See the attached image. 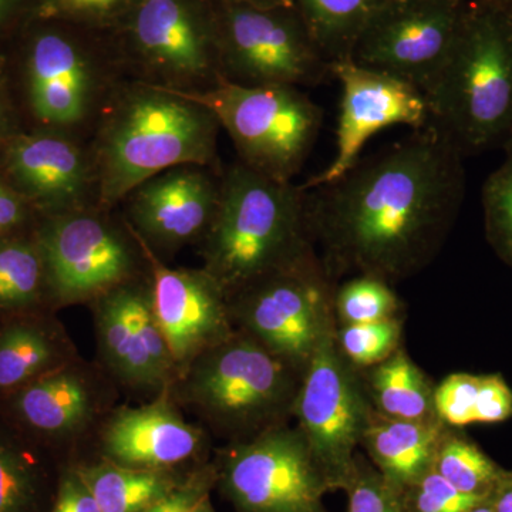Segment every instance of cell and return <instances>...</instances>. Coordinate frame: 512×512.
Wrapping results in <instances>:
<instances>
[{"instance_id": "cell-15", "label": "cell", "mask_w": 512, "mask_h": 512, "mask_svg": "<svg viewBox=\"0 0 512 512\" xmlns=\"http://www.w3.org/2000/svg\"><path fill=\"white\" fill-rule=\"evenodd\" d=\"M90 306L103 372L133 392L168 393L178 372L154 311L150 271Z\"/></svg>"}, {"instance_id": "cell-46", "label": "cell", "mask_w": 512, "mask_h": 512, "mask_svg": "<svg viewBox=\"0 0 512 512\" xmlns=\"http://www.w3.org/2000/svg\"><path fill=\"white\" fill-rule=\"evenodd\" d=\"M194 512H215L214 508H212L211 501H210V495H208L207 498H204V500L201 501V504L198 505L197 510Z\"/></svg>"}, {"instance_id": "cell-38", "label": "cell", "mask_w": 512, "mask_h": 512, "mask_svg": "<svg viewBox=\"0 0 512 512\" xmlns=\"http://www.w3.org/2000/svg\"><path fill=\"white\" fill-rule=\"evenodd\" d=\"M37 217L36 212L0 175V239L25 234V229Z\"/></svg>"}, {"instance_id": "cell-35", "label": "cell", "mask_w": 512, "mask_h": 512, "mask_svg": "<svg viewBox=\"0 0 512 512\" xmlns=\"http://www.w3.org/2000/svg\"><path fill=\"white\" fill-rule=\"evenodd\" d=\"M137 2L138 0H37L32 18L66 20L87 28L113 32Z\"/></svg>"}, {"instance_id": "cell-7", "label": "cell", "mask_w": 512, "mask_h": 512, "mask_svg": "<svg viewBox=\"0 0 512 512\" xmlns=\"http://www.w3.org/2000/svg\"><path fill=\"white\" fill-rule=\"evenodd\" d=\"M111 36L128 79L177 94L222 80L214 0H138Z\"/></svg>"}, {"instance_id": "cell-9", "label": "cell", "mask_w": 512, "mask_h": 512, "mask_svg": "<svg viewBox=\"0 0 512 512\" xmlns=\"http://www.w3.org/2000/svg\"><path fill=\"white\" fill-rule=\"evenodd\" d=\"M180 96L198 101L217 117L238 161L279 183H293L301 173L322 128L323 110L299 87H248L221 80L207 92Z\"/></svg>"}, {"instance_id": "cell-45", "label": "cell", "mask_w": 512, "mask_h": 512, "mask_svg": "<svg viewBox=\"0 0 512 512\" xmlns=\"http://www.w3.org/2000/svg\"><path fill=\"white\" fill-rule=\"evenodd\" d=\"M467 512H495L493 505H491L490 501L484 500L481 501V503H478L477 505H474L471 510H468Z\"/></svg>"}, {"instance_id": "cell-19", "label": "cell", "mask_w": 512, "mask_h": 512, "mask_svg": "<svg viewBox=\"0 0 512 512\" xmlns=\"http://www.w3.org/2000/svg\"><path fill=\"white\" fill-rule=\"evenodd\" d=\"M143 248L150 264L158 325L180 375L195 357L237 329L232 322L229 298L202 266L173 268L144 245Z\"/></svg>"}, {"instance_id": "cell-27", "label": "cell", "mask_w": 512, "mask_h": 512, "mask_svg": "<svg viewBox=\"0 0 512 512\" xmlns=\"http://www.w3.org/2000/svg\"><path fill=\"white\" fill-rule=\"evenodd\" d=\"M76 470L101 512H144L178 484L170 471L140 470L107 460Z\"/></svg>"}, {"instance_id": "cell-30", "label": "cell", "mask_w": 512, "mask_h": 512, "mask_svg": "<svg viewBox=\"0 0 512 512\" xmlns=\"http://www.w3.org/2000/svg\"><path fill=\"white\" fill-rule=\"evenodd\" d=\"M431 468L460 493L480 500L490 498L505 471L474 441L448 426Z\"/></svg>"}, {"instance_id": "cell-25", "label": "cell", "mask_w": 512, "mask_h": 512, "mask_svg": "<svg viewBox=\"0 0 512 512\" xmlns=\"http://www.w3.org/2000/svg\"><path fill=\"white\" fill-rule=\"evenodd\" d=\"M394 0H293L313 42L330 64L348 60L360 35Z\"/></svg>"}, {"instance_id": "cell-10", "label": "cell", "mask_w": 512, "mask_h": 512, "mask_svg": "<svg viewBox=\"0 0 512 512\" xmlns=\"http://www.w3.org/2000/svg\"><path fill=\"white\" fill-rule=\"evenodd\" d=\"M214 6L225 82L305 89L332 76L295 8L242 0H214Z\"/></svg>"}, {"instance_id": "cell-2", "label": "cell", "mask_w": 512, "mask_h": 512, "mask_svg": "<svg viewBox=\"0 0 512 512\" xmlns=\"http://www.w3.org/2000/svg\"><path fill=\"white\" fill-rule=\"evenodd\" d=\"M220 131L217 117L198 101L124 80L89 138L100 207L119 208L138 184L177 165L221 170Z\"/></svg>"}, {"instance_id": "cell-37", "label": "cell", "mask_w": 512, "mask_h": 512, "mask_svg": "<svg viewBox=\"0 0 512 512\" xmlns=\"http://www.w3.org/2000/svg\"><path fill=\"white\" fill-rule=\"evenodd\" d=\"M214 483H217L215 467L204 468L185 483L175 485L170 493L151 504L144 512H194L201 501L210 495Z\"/></svg>"}, {"instance_id": "cell-42", "label": "cell", "mask_w": 512, "mask_h": 512, "mask_svg": "<svg viewBox=\"0 0 512 512\" xmlns=\"http://www.w3.org/2000/svg\"><path fill=\"white\" fill-rule=\"evenodd\" d=\"M495 512H512V470H505L488 498Z\"/></svg>"}, {"instance_id": "cell-32", "label": "cell", "mask_w": 512, "mask_h": 512, "mask_svg": "<svg viewBox=\"0 0 512 512\" xmlns=\"http://www.w3.org/2000/svg\"><path fill=\"white\" fill-rule=\"evenodd\" d=\"M503 151L504 161L485 180L481 201L488 242L501 261L512 268V140Z\"/></svg>"}, {"instance_id": "cell-44", "label": "cell", "mask_w": 512, "mask_h": 512, "mask_svg": "<svg viewBox=\"0 0 512 512\" xmlns=\"http://www.w3.org/2000/svg\"><path fill=\"white\" fill-rule=\"evenodd\" d=\"M242 2L258 3V5L288 6V8H295V5H293V0H242Z\"/></svg>"}, {"instance_id": "cell-17", "label": "cell", "mask_w": 512, "mask_h": 512, "mask_svg": "<svg viewBox=\"0 0 512 512\" xmlns=\"http://www.w3.org/2000/svg\"><path fill=\"white\" fill-rule=\"evenodd\" d=\"M0 175L25 198L37 218L99 205L89 141L69 134L19 131L0 148Z\"/></svg>"}, {"instance_id": "cell-26", "label": "cell", "mask_w": 512, "mask_h": 512, "mask_svg": "<svg viewBox=\"0 0 512 512\" xmlns=\"http://www.w3.org/2000/svg\"><path fill=\"white\" fill-rule=\"evenodd\" d=\"M365 386L373 407L383 416L404 420L439 419L429 379L402 349L370 367Z\"/></svg>"}, {"instance_id": "cell-41", "label": "cell", "mask_w": 512, "mask_h": 512, "mask_svg": "<svg viewBox=\"0 0 512 512\" xmlns=\"http://www.w3.org/2000/svg\"><path fill=\"white\" fill-rule=\"evenodd\" d=\"M19 131L22 130H18V127H16L12 104H10L8 94H6L2 80H0V148L5 146L10 138L18 134Z\"/></svg>"}, {"instance_id": "cell-28", "label": "cell", "mask_w": 512, "mask_h": 512, "mask_svg": "<svg viewBox=\"0 0 512 512\" xmlns=\"http://www.w3.org/2000/svg\"><path fill=\"white\" fill-rule=\"evenodd\" d=\"M47 295L45 264L32 234L0 239V312H36Z\"/></svg>"}, {"instance_id": "cell-3", "label": "cell", "mask_w": 512, "mask_h": 512, "mask_svg": "<svg viewBox=\"0 0 512 512\" xmlns=\"http://www.w3.org/2000/svg\"><path fill=\"white\" fill-rule=\"evenodd\" d=\"M198 248L202 268L231 298L315 249L306 191L235 160L221 171L220 202Z\"/></svg>"}, {"instance_id": "cell-29", "label": "cell", "mask_w": 512, "mask_h": 512, "mask_svg": "<svg viewBox=\"0 0 512 512\" xmlns=\"http://www.w3.org/2000/svg\"><path fill=\"white\" fill-rule=\"evenodd\" d=\"M45 474L30 439L0 419V512H39Z\"/></svg>"}, {"instance_id": "cell-33", "label": "cell", "mask_w": 512, "mask_h": 512, "mask_svg": "<svg viewBox=\"0 0 512 512\" xmlns=\"http://www.w3.org/2000/svg\"><path fill=\"white\" fill-rule=\"evenodd\" d=\"M402 323L397 318L379 322L348 323L336 329L340 352L357 369L383 362L399 349Z\"/></svg>"}, {"instance_id": "cell-21", "label": "cell", "mask_w": 512, "mask_h": 512, "mask_svg": "<svg viewBox=\"0 0 512 512\" xmlns=\"http://www.w3.org/2000/svg\"><path fill=\"white\" fill-rule=\"evenodd\" d=\"M204 430L188 423L168 394L113 410L100 430L104 460L140 470L170 471L201 453Z\"/></svg>"}, {"instance_id": "cell-5", "label": "cell", "mask_w": 512, "mask_h": 512, "mask_svg": "<svg viewBox=\"0 0 512 512\" xmlns=\"http://www.w3.org/2000/svg\"><path fill=\"white\" fill-rule=\"evenodd\" d=\"M302 375L303 370L235 329L181 370L167 394L234 443L288 423Z\"/></svg>"}, {"instance_id": "cell-40", "label": "cell", "mask_w": 512, "mask_h": 512, "mask_svg": "<svg viewBox=\"0 0 512 512\" xmlns=\"http://www.w3.org/2000/svg\"><path fill=\"white\" fill-rule=\"evenodd\" d=\"M37 0H0V36L22 28L35 12Z\"/></svg>"}, {"instance_id": "cell-4", "label": "cell", "mask_w": 512, "mask_h": 512, "mask_svg": "<svg viewBox=\"0 0 512 512\" xmlns=\"http://www.w3.org/2000/svg\"><path fill=\"white\" fill-rule=\"evenodd\" d=\"M429 123L464 157L512 140V18L467 3L446 64L424 93Z\"/></svg>"}, {"instance_id": "cell-23", "label": "cell", "mask_w": 512, "mask_h": 512, "mask_svg": "<svg viewBox=\"0 0 512 512\" xmlns=\"http://www.w3.org/2000/svg\"><path fill=\"white\" fill-rule=\"evenodd\" d=\"M446 429L439 419H393L375 410L360 446L365 448L370 463L404 490L431 470Z\"/></svg>"}, {"instance_id": "cell-47", "label": "cell", "mask_w": 512, "mask_h": 512, "mask_svg": "<svg viewBox=\"0 0 512 512\" xmlns=\"http://www.w3.org/2000/svg\"><path fill=\"white\" fill-rule=\"evenodd\" d=\"M3 66H5V56L0 53V73H2Z\"/></svg>"}, {"instance_id": "cell-12", "label": "cell", "mask_w": 512, "mask_h": 512, "mask_svg": "<svg viewBox=\"0 0 512 512\" xmlns=\"http://www.w3.org/2000/svg\"><path fill=\"white\" fill-rule=\"evenodd\" d=\"M215 473L238 512H329L328 478L301 430L288 423L229 443Z\"/></svg>"}, {"instance_id": "cell-39", "label": "cell", "mask_w": 512, "mask_h": 512, "mask_svg": "<svg viewBox=\"0 0 512 512\" xmlns=\"http://www.w3.org/2000/svg\"><path fill=\"white\" fill-rule=\"evenodd\" d=\"M52 512H101L96 498L77 470L63 474Z\"/></svg>"}, {"instance_id": "cell-43", "label": "cell", "mask_w": 512, "mask_h": 512, "mask_svg": "<svg viewBox=\"0 0 512 512\" xmlns=\"http://www.w3.org/2000/svg\"><path fill=\"white\" fill-rule=\"evenodd\" d=\"M471 5L484 6V8L497 10L512 18V0H463Z\"/></svg>"}, {"instance_id": "cell-1", "label": "cell", "mask_w": 512, "mask_h": 512, "mask_svg": "<svg viewBox=\"0 0 512 512\" xmlns=\"http://www.w3.org/2000/svg\"><path fill=\"white\" fill-rule=\"evenodd\" d=\"M466 157L431 124L306 191L309 231L333 282L393 284L433 261L466 197Z\"/></svg>"}, {"instance_id": "cell-18", "label": "cell", "mask_w": 512, "mask_h": 512, "mask_svg": "<svg viewBox=\"0 0 512 512\" xmlns=\"http://www.w3.org/2000/svg\"><path fill=\"white\" fill-rule=\"evenodd\" d=\"M332 76L342 89L335 157L325 170L301 184L302 190L343 177L359 163L370 138L384 128L407 126L420 130L429 124L426 97L412 84L350 59L332 63Z\"/></svg>"}, {"instance_id": "cell-6", "label": "cell", "mask_w": 512, "mask_h": 512, "mask_svg": "<svg viewBox=\"0 0 512 512\" xmlns=\"http://www.w3.org/2000/svg\"><path fill=\"white\" fill-rule=\"evenodd\" d=\"M22 76L32 130L89 141L124 80L111 32L66 20L32 18L22 26Z\"/></svg>"}, {"instance_id": "cell-31", "label": "cell", "mask_w": 512, "mask_h": 512, "mask_svg": "<svg viewBox=\"0 0 512 512\" xmlns=\"http://www.w3.org/2000/svg\"><path fill=\"white\" fill-rule=\"evenodd\" d=\"M335 315L342 325L397 318L400 301L389 282L370 275L352 276L335 289Z\"/></svg>"}, {"instance_id": "cell-8", "label": "cell", "mask_w": 512, "mask_h": 512, "mask_svg": "<svg viewBox=\"0 0 512 512\" xmlns=\"http://www.w3.org/2000/svg\"><path fill=\"white\" fill-rule=\"evenodd\" d=\"M35 237L49 303H92L150 271L147 254L119 208L89 207L39 218Z\"/></svg>"}, {"instance_id": "cell-34", "label": "cell", "mask_w": 512, "mask_h": 512, "mask_svg": "<svg viewBox=\"0 0 512 512\" xmlns=\"http://www.w3.org/2000/svg\"><path fill=\"white\" fill-rule=\"evenodd\" d=\"M348 512H409L402 488L390 483L369 460L356 456L345 490Z\"/></svg>"}, {"instance_id": "cell-36", "label": "cell", "mask_w": 512, "mask_h": 512, "mask_svg": "<svg viewBox=\"0 0 512 512\" xmlns=\"http://www.w3.org/2000/svg\"><path fill=\"white\" fill-rule=\"evenodd\" d=\"M403 491L409 512H467L484 501L460 493L433 468Z\"/></svg>"}, {"instance_id": "cell-22", "label": "cell", "mask_w": 512, "mask_h": 512, "mask_svg": "<svg viewBox=\"0 0 512 512\" xmlns=\"http://www.w3.org/2000/svg\"><path fill=\"white\" fill-rule=\"evenodd\" d=\"M77 359L66 332L36 312L13 315L0 328V399Z\"/></svg>"}, {"instance_id": "cell-13", "label": "cell", "mask_w": 512, "mask_h": 512, "mask_svg": "<svg viewBox=\"0 0 512 512\" xmlns=\"http://www.w3.org/2000/svg\"><path fill=\"white\" fill-rule=\"evenodd\" d=\"M372 400L359 369L340 352L336 329L328 333L303 370L293 417L332 491L345 490L356 450L372 414Z\"/></svg>"}, {"instance_id": "cell-11", "label": "cell", "mask_w": 512, "mask_h": 512, "mask_svg": "<svg viewBox=\"0 0 512 512\" xmlns=\"http://www.w3.org/2000/svg\"><path fill=\"white\" fill-rule=\"evenodd\" d=\"M335 289L315 249L229 298L232 322L305 370L335 326Z\"/></svg>"}, {"instance_id": "cell-14", "label": "cell", "mask_w": 512, "mask_h": 512, "mask_svg": "<svg viewBox=\"0 0 512 512\" xmlns=\"http://www.w3.org/2000/svg\"><path fill=\"white\" fill-rule=\"evenodd\" d=\"M463 0H394L370 22L350 60L426 93L456 45Z\"/></svg>"}, {"instance_id": "cell-20", "label": "cell", "mask_w": 512, "mask_h": 512, "mask_svg": "<svg viewBox=\"0 0 512 512\" xmlns=\"http://www.w3.org/2000/svg\"><path fill=\"white\" fill-rule=\"evenodd\" d=\"M6 420L30 440L70 443L84 436L109 403L103 375L79 357L3 397Z\"/></svg>"}, {"instance_id": "cell-16", "label": "cell", "mask_w": 512, "mask_h": 512, "mask_svg": "<svg viewBox=\"0 0 512 512\" xmlns=\"http://www.w3.org/2000/svg\"><path fill=\"white\" fill-rule=\"evenodd\" d=\"M221 171L200 164L168 168L128 192L119 210L141 244L167 262L207 234L220 202Z\"/></svg>"}, {"instance_id": "cell-24", "label": "cell", "mask_w": 512, "mask_h": 512, "mask_svg": "<svg viewBox=\"0 0 512 512\" xmlns=\"http://www.w3.org/2000/svg\"><path fill=\"white\" fill-rule=\"evenodd\" d=\"M434 410L451 429L512 417V390L500 375L453 373L434 387Z\"/></svg>"}]
</instances>
